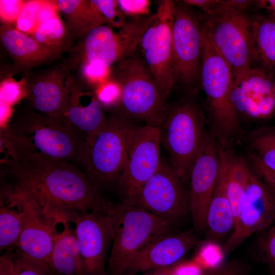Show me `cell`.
Here are the masks:
<instances>
[{
    "instance_id": "1",
    "label": "cell",
    "mask_w": 275,
    "mask_h": 275,
    "mask_svg": "<svg viewBox=\"0 0 275 275\" xmlns=\"http://www.w3.org/2000/svg\"><path fill=\"white\" fill-rule=\"evenodd\" d=\"M1 163L2 181L26 190L56 209L114 212L116 205L75 164L37 154L9 157Z\"/></svg>"
},
{
    "instance_id": "2",
    "label": "cell",
    "mask_w": 275,
    "mask_h": 275,
    "mask_svg": "<svg viewBox=\"0 0 275 275\" xmlns=\"http://www.w3.org/2000/svg\"><path fill=\"white\" fill-rule=\"evenodd\" d=\"M4 158L28 155L82 165L86 160L88 146L61 118L29 111L10 117L1 135Z\"/></svg>"
},
{
    "instance_id": "3",
    "label": "cell",
    "mask_w": 275,
    "mask_h": 275,
    "mask_svg": "<svg viewBox=\"0 0 275 275\" xmlns=\"http://www.w3.org/2000/svg\"><path fill=\"white\" fill-rule=\"evenodd\" d=\"M203 50L200 84L206 97L212 133L219 145L228 147L239 129L238 115L232 91V69L218 53L203 26Z\"/></svg>"
},
{
    "instance_id": "4",
    "label": "cell",
    "mask_w": 275,
    "mask_h": 275,
    "mask_svg": "<svg viewBox=\"0 0 275 275\" xmlns=\"http://www.w3.org/2000/svg\"><path fill=\"white\" fill-rule=\"evenodd\" d=\"M113 237L106 274L123 275L131 259L157 238L171 233L173 223L124 201L110 215Z\"/></svg>"
},
{
    "instance_id": "5",
    "label": "cell",
    "mask_w": 275,
    "mask_h": 275,
    "mask_svg": "<svg viewBox=\"0 0 275 275\" xmlns=\"http://www.w3.org/2000/svg\"><path fill=\"white\" fill-rule=\"evenodd\" d=\"M203 28L211 44L232 69L233 75L254 62L253 20L222 1L204 13Z\"/></svg>"
},
{
    "instance_id": "6",
    "label": "cell",
    "mask_w": 275,
    "mask_h": 275,
    "mask_svg": "<svg viewBox=\"0 0 275 275\" xmlns=\"http://www.w3.org/2000/svg\"><path fill=\"white\" fill-rule=\"evenodd\" d=\"M121 91V111L146 124L160 127L169 108L144 61L132 55L118 63L113 80Z\"/></svg>"
},
{
    "instance_id": "7",
    "label": "cell",
    "mask_w": 275,
    "mask_h": 275,
    "mask_svg": "<svg viewBox=\"0 0 275 275\" xmlns=\"http://www.w3.org/2000/svg\"><path fill=\"white\" fill-rule=\"evenodd\" d=\"M204 116L194 102L181 101L169 108L160 126L161 143L170 158V163L185 183L191 165L208 135Z\"/></svg>"
},
{
    "instance_id": "8",
    "label": "cell",
    "mask_w": 275,
    "mask_h": 275,
    "mask_svg": "<svg viewBox=\"0 0 275 275\" xmlns=\"http://www.w3.org/2000/svg\"><path fill=\"white\" fill-rule=\"evenodd\" d=\"M135 127L132 118L121 111L115 112L107 117L104 126L89 147L84 168L97 189L118 181Z\"/></svg>"
},
{
    "instance_id": "9",
    "label": "cell",
    "mask_w": 275,
    "mask_h": 275,
    "mask_svg": "<svg viewBox=\"0 0 275 275\" xmlns=\"http://www.w3.org/2000/svg\"><path fill=\"white\" fill-rule=\"evenodd\" d=\"M12 185L19 190L23 205L21 230L15 250L18 254L50 268V254L59 233L57 227L69 221V212L56 209L26 190Z\"/></svg>"
},
{
    "instance_id": "10",
    "label": "cell",
    "mask_w": 275,
    "mask_h": 275,
    "mask_svg": "<svg viewBox=\"0 0 275 275\" xmlns=\"http://www.w3.org/2000/svg\"><path fill=\"white\" fill-rule=\"evenodd\" d=\"M203 29L188 5L174 1L172 25V66L175 83L189 92L200 83Z\"/></svg>"
},
{
    "instance_id": "11",
    "label": "cell",
    "mask_w": 275,
    "mask_h": 275,
    "mask_svg": "<svg viewBox=\"0 0 275 275\" xmlns=\"http://www.w3.org/2000/svg\"><path fill=\"white\" fill-rule=\"evenodd\" d=\"M274 221L275 193L250 165L233 229L221 249L223 256L232 253L252 235L267 229Z\"/></svg>"
},
{
    "instance_id": "12",
    "label": "cell",
    "mask_w": 275,
    "mask_h": 275,
    "mask_svg": "<svg viewBox=\"0 0 275 275\" xmlns=\"http://www.w3.org/2000/svg\"><path fill=\"white\" fill-rule=\"evenodd\" d=\"M174 11V1H160L140 44L144 61L165 101L175 84L172 66Z\"/></svg>"
},
{
    "instance_id": "13",
    "label": "cell",
    "mask_w": 275,
    "mask_h": 275,
    "mask_svg": "<svg viewBox=\"0 0 275 275\" xmlns=\"http://www.w3.org/2000/svg\"><path fill=\"white\" fill-rule=\"evenodd\" d=\"M170 163L158 171L124 201L172 223L189 211L188 191Z\"/></svg>"
},
{
    "instance_id": "14",
    "label": "cell",
    "mask_w": 275,
    "mask_h": 275,
    "mask_svg": "<svg viewBox=\"0 0 275 275\" xmlns=\"http://www.w3.org/2000/svg\"><path fill=\"white\" fill-rule=\"evenodd\" d=\"M151 17L152 15L132 18L117 31L107 25L91 29L84 43L85 63L109 69L114 63L133 55Z\"/></svg>"
},
{
    "instance_id": "15",
    "label": "cell",
    "mask_w": 275,
    "mask_h": 275,
    "mask_svg": "<svg viewBox=\"0 0 275 275\" xmlns=\"http://www.w3.org/2000/svg\"><path fill=\"white\" fill-rule=\"evenodd\" d=\"M220 167L219 145L209 133L193 160L188 175L189 211L196 232L206 231L207 211Z\"/></svg>"
},
{
    "instance_id": "16",
    "label": "cell",
    "mask_w": 275,
    "mask_h": 275,
    "mask_svg": "<svg viewBox=\"0 0 275 275\" xmlns=\"http://www.w3.org/2000/svg\"><path fill=\"white\" fill-rule=\"evenodd\" d=\"M161 144L160 127H136L131 135L126 159L118 180L125 199L132 195L159 169Z\"/></svg>"
},
{
    "instance_id": "17",
    "label": "cell",
    "mask_w": 275,
    "mask_h": 275,
    "mask_svg": "<svg viewBox=\"0 0 275 275\" xmlns=\"http://www.w3.org/2000/svg\"><path fill=\"white\" fill-rule=\"evenodd\" d=\"M75 225L81 259L80 275H106L107 251L113 237L110 215L101 212H69Z\"/></svg>"
},
{
    "instance_id": "18",
    "label": "cell",
    "mask_w": 275,
    "mask_h": 275,
    "mask_svg": "<svg viewBox=\"0 0 275 275\" xmlns=\"http://www.w3.org/2000/svg\"><path fill=\"white\" fill-rule=\"evenodd\" d=\"M274 79L273 73L259 67L233 75L232 97L238 116L256 119L271 116Z\"/></svg>"
},
{
    "instance_id": "19",
    "label": "cell",
    "mask_w": 275,
    "mask_h": 275,
    "mask_svg": "<svg viewBox=\"0 0 275 275\" xmlns=\"http://www.w3.org/2000/svg\"><path fill=\"white\" fill-rule=\"evenodd\" d=\"M197 242L194 229L160 237L131 259L123 275H134L141 271L174 266L178 263Z\"/></svg>"
},
{
    "instance_id": "20",
    "label": "cell",
    "mask_w": 275,
    "mask_h": 275,
    "mask_svg": "<svg viewBox=\"0 0 275 275\" xmlns=\"http://www.w3.org/2000/svg\"><path fill=\"white\" fill-rule=\"evenodd\" d=\"M61 118L84 140L88 149L104 126L107 117L96 95L83 89L67 88Z\"/></svg>"
},
{
    "instance_id": "21",
    "label": "cell",
    "mask_w": 275,
    "mask_h": 275,
    "mask_svg": "<svg viewBox=\"0 0 275 275\" xmlns=\"http://www.w3.org/2000/svg\"><path fill=\"white\" fill-rule=\"evenodd\" d=\"M221 167L206 216V239L216 242L232 231L234 217L227 188L228 147L220 146Z\"/></svg>"
},
{
    "instance_id": "22",
    "label": "cell",
    "mask_w": 275,
    "mask_h": 275,
    "mask_svg": "<svg viewBox=\"0 0 275 275\" xmlns=\"http://www.w3.org/2000/svg\"><path fill=\"white\" fill-rule=\"evenodd\" d=\"M23 205L19 190L2 181L0 195V250L15 249L21 230Z\"/></svg>"
},
{
    "instance_id": "23",
    "label": "cell",
    "mask_w": 275,
    "mask_h": 275,
    "mask_svg": "<svg viewBox=\"0 0 275 275\" xmlns=\"http://www.w3.org/2000/svg\"><path fill=\"white\" fill-rule=\"evenodd\" d=\"M69 222L56 237L49 258V266L54 275H80L81 259L78 240Z\"/></svg>"
},
{
    "instance_id": "24",
    "label": "cell",
    "mask_w": 275,
    "mask_h": 275,
    "mask_svg": "<svg viewBox=\"0 0 275 275\" xmlns=\"http://www.w3.org/2000/svg\"><path fill=\"white\" fill-rule=\"evenodd\" d=\"M1 39L12 57L23 65L39 63L50 58L57 51L56 48L42 45L33 37L11 27L1 28Z\"/></svg>"
},
{
    "instance_id": "25",
    "label": "cell",
    "mask_w": 275,
    "mask_h": 275,
    "mask_svg": "<svg viewBox=\"0 0 275 275\" xmlns=\"http://www.w3.org/2000/svg\"><path fill=\"white\" fill-rule=\"evenodd\" d=\"M67 88L52 78L40 80L29 91L32 105L40 113L61 118L65 108Z\"/></svg>"
},
{
    "instance_id": "26",
    "label": "cell",
    "mask_w": 275,
    "mask_h": 275,
    "mask_svg": "<svg viewBox=\"0 0 275 275\" xmlns=\"http://www.w3.org/2000/svg\"><path fill=\"white\" fill-rule=\"evenodd\" d=\"M254 62L270 73L275 71V19L270 16L253 20Z\"/></svg>"
},
{
    "instance_id": "27",
    "label": "cell",
    "mask_w": 275,
    "mask_h": 275,
    "mask_svg": "<svg viewBox=\"0 0 275 275\" xmlns=\"http://www.w3.org/2000/svg\"><path fill=\"white\" fill-rule=\"evenodd\" d=\"M245 142L251 152L250 157L275 173V126L251 131L245 136Z\"/></svg>"
},
{
    "instance_id": "28",
    "label": "cell",
    "mask_w": 275,
    "mask_h": 275,
    "mask_svg": "<svg viewBox=\"0 0 275 275\" xmlns=\"http://www.w3.org/2000/svg\"><path fill=\"white\" fill-rule=\"evenodd\" d=\"M59 8L69 19L73 28L86 35L95 27L103 25L91 1H57Z\"/></svg>"
},
{
    "instance_id": "29",
    "label": "cell",
    "mask_w": 275,
    "mask_h": 275,
    "mask_svg": "<svg viewBox=\"0 0 275 275\" xmlns=\"http://www.w3.org/2000/svg\"><path fill=\"white\" fill-rule=\"evenodd\" d=\"M64 34V25L58 17L40 25L32 34V37L42 45L56 49Z\"/></svg>"
},
{
    "instance_id": "30",
    "label": "cell",
    "mask_w": 275,
    "mask_h": 275,
    "mask_svg": "<svg viewBox=\"0 0 275 275\" xmlns=\"http://www.w3.org/2000/svg\"><path fill=\"white\" fill-rule=\"evenodd\" d=\"M93 6L100 17L103 25L119 29L128 21L126 16L115 0H92Z\"/></svg>"
},
{
    "instance_id": "31",
    "label": "cell",
    "mask_w": 275,
    "mask_h": 275,
    "mask_svg": "<svg viewBox=\"0 0 275 275\" xmlns=\"http://www.w3.org/2000/svg\"><path fill=\"white\" fill-rule=\"evenodd\" d=\"M41 1L25 2L16 20V29L24 34H33L38 27V13Z\"/></svg>"
},
{
    "instance_id": "32",
    "label": "cell",
    "mask_w": 275,
    "mask_h": 275,
    "mask_svg": "<svg viewBox=\"0 0 275 275\" xmlns=\"http://www.w3.org/2000/svg\"><path fill=\"white\" fill-rule=\"evenodd\" d=\"M14 251L15 275H54L47 266L18 254Z\"/></svg>"
},
{
    "instance_id": "33",
    "label": "cell",
    "mask_w": 275,
    "mask_h": 275,
    "mask_svg": "<svg viewBox=\"0 0 275 275\" xmlns=\"http://www.w3.org/2000/svg\"><path fill=\"white\" fill-rule=\"evenodd\" d=\"M259 239L258 246L264 261L275 272V221Z\"/></svg>"
},
{
    "instance_id": "34",
    "label": "cell",
    "mask_w": 275,
    "mask_h": 275,
    "mask_svg": "<svg viewBox=\"0 0 275 275\" xmlns=\"http://www.w3.org/2000/svg\"><path fill=\"white\" fill-rule=\"evenodd\" d=\"M249 268L243 261L237 259L222 262L218 266L205 270L202 275H248Z\"/></svg>"
},
{
    "instance_id": "35",
    "label": "cell",
    "mask_w": 275,
    "mask_h": 275,
    "mask_svg": "<svg viewBox=\"0 0 275 275\" xmlns=\"http://www.w3.org/2000/svg\"><path fill=\"white\" fill-rule=\"evenodd\" d=\"M118 6L127 16L132 18L149 16L151 2L149 0H117Z\"/></svg>"
},
{
    "instance_id": "36",
    "label": "cell",
    "mask_w": 275,
    "mask_h": 275,
    "mask_svg": "<svg viewBox=\"0 0 275 275\" xmlns=\"http://www.w3.org/2000/svg\"><path fill=\"white\" fill-rule=\"evenodd\" d=\"M23 94L21 84L14 79L4 80L1 84V102L11 106L22 97Z\"/></svg>"
},
{
    "instance_id": "37",
    "label": "cell",
    "mask_w": 275,
    "mask_h": 275,
    "mask_svg": "<svg viewBox=\"0 0 275 275\" xmlns=\"http://www.w3.org/2000/svg\"><path fill=\"white\" fill-rule=\"evenodd\" d=\"M96 96L102 105H108L118 103L120 105V89L114 80L106 82L100 85L97 90Z\"/></svg>"
},
{
    "instance_id": "38",
    "label": "cell",
    "mask_w": 275,
    "mask_h": 275,
    "mask_svg": "<svg viewBox=\"0 0 275 275\" xmlns=\"http://www.w3.org/2000/svg\"><path fill=\"white\" fill-rule=\"evenodd\" d=\"M25 2L20 0H1V19L8 23L16 22Z\"/></svg>"
},
{
    "instance_id": "39",
    "label": "cell",
    "mask_w": 275,
    "mask_h": 275,
    "mask_svg": "<svg viewBox=\"0 0 275 275\" xmlns=\"http://www.w3.org/2000/svg\"><path fill=\"white\" fill-rule=\"evenodd\" d=\"M83 71L84 75L91 82L98 84L100 86L107 82L106 79L108 75L107 68L96 64L85 63Z\"/></svg>"
},
{
    "instance_id": "40",
    "label": "cell",
    "mask_w": 275,
    "mask_h": 275,
    "mask_svg": "<svg viewBox=\"0 0 275 275\" xmlns=\"http://www.w3.org/2000/svg\"><path fill=\"white\" fill-rule=\"evenodd\" d=\"M58 8L57 1H41L38 13V26L50 19L58 17L57 12Z\"/></svg>"
},
{
    "instance_id": "41",
    "label": "cell",
    "mask_w": 275,
    "mask_h": 275,
    "mask_svg": "<svg viewBox=\"0 0 275 275\" xmlns=\"http://www.w3.org/2000/svg\"><path fill=\"white\" fill-rule=\"evenodd\" d=\"M249 163L257 174L275 193V173L266 168L258 160L253 157H250Z\"/></svg>"
},
{
    "instance_id": "42",
    "label": "cell",
    "mask_w": 275,
    "mask_h": 275,
    "mask_svg": "<svg viewBox=\"0 0 275 275\" xmlns=\"http://www.w3.org/2000/svg\"><path fill=\"white\" fill-rule=\"evenodd\" d=\"M204 270L195 261L177 263L173 267V275H202Z\"/></svg>"
},
{
    "instance_id": "43",
    "label": "cell",
    "mask_w": 275,
    "mask_h": 275,
    "mask_svg": "<svg viewBox=\"0 0 275 275\" xmlns=\"http://www.w3.org/2000/svg\"><path fill=\"white\" fill-rule=\"evenodd\" d=\"M0 275H15L14 250L6 251L1 256Z\"/></svg>"
},
{
    "instance_id": "44",
    "label": "cell",
    "mask_w": 275,
    "mask_h": 275,
    "mask_svg": "<svg viewBox=\"0 0 275 275\" xmlns=\"http://www.w3.org/2000/svg\"><path fill=\"white\" fill-rule=\"evenodd\" d=\"M182 2L189 6L196 7L205 13L217 5L219 0H184Z\"/></svg>"
},
{
    "instance_id": "45",
    "label": "cell",
    "mask_w": 275,
    "mask_h": 275,
    "mask_svg": "<svg viewBox=\"0 0 275 275\" xmlns=\"http://www.w3.org/2000/svg\"><path fill=\"white\" fill-rule=\"evenodd\" d=\"M223 3L234 9L242 11L253 3V1L248 0H223Z\"/></svg>"
},
{
    "instance_id": "46",
    "label": "cell",
    "mask_w": 275,
    "mask_h": 275,
    "mask_svg": "<svg viewBox=\"0 0 275 275\" xmlns=\"http://www.w3.org/2000/svg\"><path fill=\"white\" fill-rule=\"evenodd\" d=\"M253 3L259 8L268 11L270 16L275 19V0H259L253 1Z\"/></svg>"
},
{
    "instance_id": "47",
    "label": "cell",
    "mask_w": 275,
    "mask_h": 275,
    "mask_svg": "<svg viewBox=\"0 0 275 275\" xmlns=\"http://www.w3.org/2000/svg\"><path fill=\"white\" fill-rule=\"evenodd\" d=\"M0 112H1V126L2 127V129L4 128L9 119L11 117L10 113V106L1 102L0 105Z\"/></svg>"
},
{
    "instance_id": "48",
    "label": "cell",
    "mask_w": 275,
    "mask_h": 275,
    "mask_svg": "<svg viewBox=\"0 0 275 275\" xmlns=\"http://www.w3.org/2000/svg\"><path fill=\"white\" fill-rule=\"evenodd\" d=\"M173 266L169 267L157 269L154 270V271L152 272L146 273L144 275H173Z\"/></svg>"
},
{
    "instance_id": "49",
    "label": "cell",
    "mask_w": 275,
    "mask_h": 275,
    "mask_svg": "<svg viewBox=\"0 0 275 275\" xmlns=\"http://www.w3.org/2000/svg\"><path fill=\"white\" fill-rule=\"evenodd\" d=\"M273 98H274V113H275V78L274 79V82H273Z\"/></svg>"
}]
</instances>
